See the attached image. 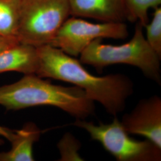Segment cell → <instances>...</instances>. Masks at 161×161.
<instances>
[{"instance_id":"cell-1","label":"cell","mask_w":161,"mask_h":161,"mask_svg":"<svg viewBox=\"0 0 161 161\" xmlns=\"http://www.w3.org/2000/svg\"><path fill=\"white\" fill-rule=\"evenodd\" d=\"M38 65L35 75L62 80L74 85L87 97L116 116L125 108L127 99L134 92V85L127 75L114 74L97 76L89 72L80 60L52 45L36 48Z\"/></svg>"},{"instance_id":"cell-2","label":"cell","mask_w":161,"mask_h":161,"mask_svg":"<svg viewBox=\"0 0 161 161\" xmlns=\"http://www.w3.org/2000/svg\"><path fill=\"white\" fill-rule=\"evenodd\" d=\"M0 105L13 110L50 106L76 119H86L95 111L94 102L80 88L54 85L35 74L25 75L16 82L0 86Z\"/></svg>"},{"instance_id":"cell-3","label":"cell","mask_w":161,"mask_h":161,"mask_svg":"<svg viewBox=\"0 0 161 161\" xmlns=\"http://www.w3.org/2000/svg\"><path fill=\"white\" fill-rule=\"evenodd\" d=\"M143 28L136 22L131 40L120 46L105 44L102 38L93 41L80 54V61L92 66L99 73L113 64L131 65L140 69L148 79L161 85V58L148 44Z\"/></svg>"},{"instance_id":"cell-4","label":"cell","mask_w":161,"mask_h":161,"mask_svg":"<svg viewBox=\"0 0 161 161\" xmlns=\"http://www.w3.org/2000/svg\"><path fill=\"white\" fill-rule=\"evenodd\" d=\"M70 16L69 0H20L17 38L36 48L51 44Z\"/></svg>"},{"instance_id":"cell-5","label":"cell","mask_w":161,"mask_h":161,"mask_svg":"<svg viewBox=\"0 0 161 161\" xmlns=\"http://www.w3.org/2000/svg\"><path fill=\"white\" fill-rule=\"evenodd\" d=\"M72 125L86 130L117 161L161 160V149L147 139L142 141L131 137L116 116L110 124L100 122L96 124L86 119H76Z\"/></svg>"},{"instance_id":"cell-6","label":"cell","mask_w":161,"mask_h":161,"mask_svg":"<svg viewBox=\"0 0 161 161\" xmlns=\"http://www.w3.org/2000/svg\"><path fill=\"white\" fill-rule=\"evenodd\" d=\"M128 34L125 22L94 23L80 17L72 16L66 20L50 45L77 58L95 40H124Z\"/></svg>"},{"instance_id":"cell-7","label":"cell","mask_w":161,"mask_h":161,"mask_svg":"<svg viewBox=\"0 0 161 161\" xmlns=\"http://www.w3.org/2000/svg\"><path fill=\"white\" fill-rule=\"evenodd\" d=\"M121 123L130 134L144 137L161 149V98L157 95L139 101Z\"/></svg>"},{"instance_id":"cell-8","label":"cell","mask_w":161,"mask_h":161,"mask_svg":"<svg viewBox=\"0 0 161 161\" xmlns=\"http://www.w3.org/2000/svg\"><path fill=\"white\" fill-rule=\"evenodd\" d=\"M70 16L102 22H124L127 13L124 0H69Z\"/></svg>"},{"instance_id":"cell-9","label":"cell","mask_w":161,"mask_h":161,"mask_svg":"<svg viewBox=\"0 0 161 161\" xmlns=\"http://www.w3.org/2000/svg\"><path fill=\"white\" fill-rule=\"evenodd\" d=\"M38 65L37 48L19 42L0 54V73L15 71L35 74Z\"/></svg>"},{"instance_id":"cell-10","label":"cell","mask_w":161,"mask_h":161,"mask_svg":"<svg viewBox=\"0 0 161 161\" xmlns=\"http://www.w3.org/2000/svg\"><path fill=\"white\" fill-rule=\"evenodd\" d=\"M41 130L35 124L28 122L15 130L11 140V150L0 152V161H33V147L41 136Z\"/></svg>"},{"instance_id":"cell-11","label":"cell","mask_w":161,"mask_h":161,"mask_svg":"<svg viewBox=\"0 0 161 161\" xmlns=\"http://www.w3.org/2000/svg\"><path fill=\"white\" fill-rule=\"evenodd\" d=\"M20 4V0H0V35L17 38Z\"/></svg>"},{"instance_id":"cell-12","label":"cell","mask_w":161,"mask_h":161,"mask_svg":"<svg viewBox=\"0 0 161 161\" xmlns=\"http://www.w3.org/2000/svg\"><path fill=\"white\" fill-rule=\"evenodd\" d=\"M127 20L138 22L143 27L149 22L148 11L161 6V0H124Z\"/></svg>"},{"instance_id":"cell-13","label":"cell","mask_w":161,"mask_h":161,"mask_svg":"<svg viewBox=\"0 0 161 161\" xmlns=\"http://www.w3.org/2000/svg\"><path fill=\"white\" fill-rule=\"evenodd\" d=\"M80 147V142L72 134L69 132L64 134L58 144V149L60 154L59 161H84L79 154Z\"/></svg>"},{"instance_id":"cell-14","label":"cell","mask_w":161,"mask_h":161,"mask_svg":"<svg viewBox=\"0 0 161 161\" xmlns=\"http://www.w3.org/2000/svg\"><path fill=\"white\" fill-rule=\"evenodd\" d=\"M153 18L146 26V39L150 46L161 58V8H156Z\"/></svg>"},{"instance_id":"cell-15","label":"cell","mask_w":161,"mask_h":161,"mask_svg":"<svg viewBox=\"0 0 161 161\" xmlns=\"http://www.w3.org/2000/svg\"><path fill=\"white\" fill-rule=\"evenodd\" d=\"M19 42V41L16 37L0 35V54L12 47L17 45Z\"/></svg>"},{"instance_id":"cell-16","label":"cell","mask_w":161,"mask_h":161,"mask_svg":"<svg viewBox=\"0 0 161 161\" xmlns=\"http://www.w3.org/2000/svg\"><path fill=\"white\" fill-rule=\"evenodd\" d=\"M15 133V130H13L6 127L0 126V146L4 144L3 138H6L9 142H11Z\"/></svg>"}]
</instances>
